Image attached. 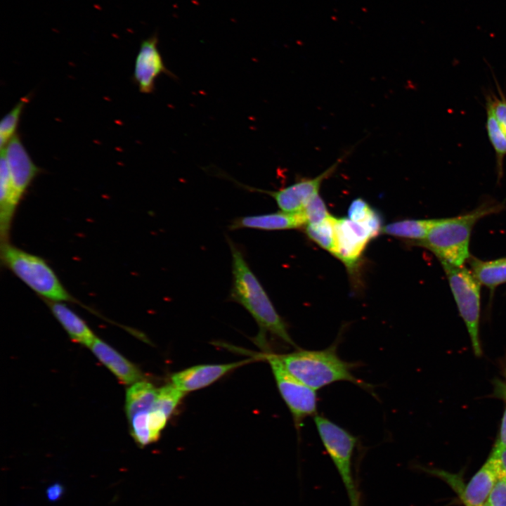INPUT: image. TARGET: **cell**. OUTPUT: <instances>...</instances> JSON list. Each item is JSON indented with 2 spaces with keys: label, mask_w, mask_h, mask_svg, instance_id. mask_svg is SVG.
I'll use <instances>...</instances> for the list:
<instances>
[{
  "label": "cell",
  "mask_w": 506,
  "mask_h": 506,
  "mask_svg": "<svg viewBox=\"0 0 506 506\" xmlns=\"http://www.w3.org/2000/svg\"><path fill=\"white\" fill-rule=\"evenodd\" d=\"M232 256L233 285L231 300L241 304L259 327V343L264 344L269 332L285 343L296 346L283 318L278 313L261 284L248 266L241 250L229 239Z\"/></svg>",
  "instance_id": "6da1fadb"
},
{
  "label": "cell",
  "mask_w": 506,
  "mask_h": 506,
  "mask_svg": "<svg viewBox=\"0 0 506 506\" xmlns=\"http://www.w3.org/2000/svg\"><path fill=\"white\" fill-rule=\"evenodd\" d=\"M278 356L290 373L316 391L341 381L350 382L368 391L372 389V385L353 375L355 363L338 356L337 343L323 350L298 349Z\"/></svg>",
  "instance_id": "7a4b0ae2"
},
{
  "label": "cell",
  "mask_w": 506,
  "mask_h": 506,
  "mask_svg": "<svg viewBox=\"0 0 506 506\" xmlns=\"http://www.w3.org/2000/svg\"><path fill=\"white\" fill-rule=\"evenodd\" d=\"M501 208L500 204L486 202L467 214L439 219L426 237L417 243L432 252L440 261L462 266L469 258V245L474 226L481 218Z\"/></svg>",
  "instance_id": "3957f363"
},
{
  "label": "cell",
  "mask_w": 506,
  "mask_h": 506,
  "mask_svg": "<svg viewBox=\"0 0 506 506\" xmlns=\"http://www.w3.org/2000/svg\"><path fill=\"white\" fill-rule=\"evenodd\" d=\"M1 259L7 268L46 301H74L43 258L7 242L1 245Z\"/></svg>",
  "instance_id": "277c9868"
},
{
  "label": "cell",
  "mask_w": 506,
  "mask_h": 506,
  "mask_svg": "<svg viewBox=\"0 0 506 506\" xmlns=\"http://www.w3.org/2000/svg\"><path fill=\"white\" fill-rule=\"evenodd\" d=\"M316 427L325 448L345 487L350 506H361L352 474V458L357 438L322 415L313 416Z\"/></svg>",
  "instance_id": "5b68a950"
},
{
  "label": "cell",
  "mask_w": 506,
  "mask_h": 506,
  "mask_svg": "<svg viewBox=\"0 0 506 506\" xmlns=\"http://www.w3.org/2000/svg\"><path fill=\"white\" fill-rule=\"evenodd\" d=\"M450 287L469 335L474 355L480 357L482 349L479 337L480 283L463 266H455L441 261Z\"/></svg>",
  "instance_id": "8992f818"
},
{
  "label": "cell",
  "mask_w": 506,
  "mask_h": 506,
  "mask_svg": "<svg viewBox=\"0 0 506 506\" xmlns=\"http://www.w3.org/2000/svg\"><path fill=\"white\" fill-rule=\"evenodd\" d=\"M278 389L292 416L297 428L309 416H315L317 410L316 390L301 382L290 373L278 355L266 354Z\"/></svg>",
  "instance_id": "52a82bcc"
},
{
  "label": "cell",
  "mask_w": 506,
  "mask_h": 506,
  "mask_svg": "<svg viewBox=\"0 0 506 506\" xmlns=\"http://www.w3.org/2000/svg\"><path fill=\"white\" fill-rule=\"evenodd\" d=\"M382 224L377 211L363 222L336 218L335 256L348 267H353L369 241L382 231Z\"/></svg>",
  "instance_id": "ba28073f"
},
{
  "label": "cell",
  "mask_w": 506,
  "mask_h": 506,
  "mask_svg": "<svg viewBox=\"0 0 506 506\" xmlns=\"http://www.w3.org/2000/svg\"><path fill=\"white\" fill-rule=\"evenodd\" d=\"M344 156L340 157L331 166L313 178H301L292 184L278 190H266L247 186L246 189L266 193L272 197L283 212L295 213L301 211L309 200L317 193L324 180L331 176L342 162Z\"/></svg>",
  "instance_id": "9c48e42d"
},
{
  "label": "cell",
  "mask_w": 506,
  "mask_h": 506,
  "mask_svg": "<svg viewBox=\"0 0 506 506\" xmlns=\"http://www.w3.org/2000/svg\"><path fill=\"white\" fill-rule=\"evenodd\" d=\"M158 41L157 34L143 40L135 59L133 79L142 93H153L155 80L160 74L176 78L164 63Z\"/></svg>",
  "instance_id": "30bf717a"
},
{
  "label": "cell",
  "mask_w": 506,
  "mask_h": 506,
  "mask_svg": "<svg viewBox=\"0 0 506 506\" xmlns=\"http://www.w3.org/2000/svg\"><path fill=\"white\" fill-rule=\"evenodd\" d=\"M1 152L6 159L15 196L20 202L41 169L34 164L18 134Z\"/></svg>",
  "instance_id": "8fae6325"
},
{
  "label": "cell",
  "mask_w": 506,
  "mask_h": 506,
  "mask_svg": "<svg viewBox=\"0 0 506 506\" xmlns=\"http://www.w3.org/2000/svg\"><path fill=\"white\" fill-rule=\"evenodd\" d=\"M500 476L498 460L491 451L485 463L472 476L467 485L460 486L457 481L453 488L465 506H481L487 500Z\"/></svg>",
  "instance_id": "7c38bea8"
},
{
  "label": "cell",
  "mask_w": 506,
  "mask_h": 506,
  "mask_svg": "<svg viewBox=\"0 0 506 506\" xmlns=\"http://www.w3.org/2000/svg\"><path fill=\"white\" fill-rule=\"evenodd\" d=\"M248 363V361L224 364L197 365L172 375L171 383L186 394L205 388L230 371Z\"/></svg>",
  "instance_id": "4fadbf2b"
},
{
  "label": "cell",
  "mask_w": 506,
  "mask_h": 506,
  "mask_svg": "<svg viewBox=\"0 0 506 506\" xmlns=\"http://www.w3.org/2000/svg\"><path fill=\"white\" fill-rule=\"evenodd\" d=\"M306 224L307 221L302 211L295 213L280 212L237 218L231 223L230 229L280 231L297 228Z\"/></svg>",
  "instance_id": "5bb4252c"
},
{
  "label": "cell",
  "mask_w": 506,
  "mask_h": 506,
  "mask_svg": "<svg viewBox=\"0 0 506 506\" xmlns=\"http://www.w3.org/2000/svg\"><path fill=\"white\" fill-rule=\"evenodd\" d=\"M89 347L96 358L122 382L132 384L142 379L141 371L103 341L96 337Z\"/></svg>",
  "instance_id": "9a60e30c"
},
{
  "label": "cell",
  "mask_w": 506,
  "mask_h": 506,
  "mask_svg": "<svg viewBox=\"0 0 506 506\" xmlns=\"http://www.w3.org/2000/svg\"><path fill=\"white\" fill-rule=\"evenodd\" d=\"M13 190L6 159L0 160V235L1 243L8 242L12 221L19 204Z\"/></svg>",
  "instance_id": "2e32d148"
},
{
  "label": "cell",
  "mask_w": 506,
  "mask_h": 506,
  "mask_svg": "<svg viewBox=\"0 0 506 506\" xmlns=\"http://www.w3.org/2000/svg\"><path fill=\"white\" fill-rule=\"evenodd\" d=\"M46 302L53 315L70 337L89 347L96 337L86 323L62 301H46Z\"/></svg>",
  "instance_id": "e0dca14e"
},
{
  "label": "cell",
  "mask_w": 506,
  "mask_h": 506,
  "mask_svg": "<svg viewBox=\"0 0 506 506\" xmlns=\"http://www.w3.org/2000/svg\"><path fill=\"white\" fill-rule=\"evenodd\" d=\"M157 394V389L150 382L141 380L132 384L126 393L125 410L129 420L138 413L150 411Z\"/></svg>",
  "instance_id": "ac0fdd59"
},
{
  "label": "cell",
  "mask_w": 506,
  "mask_h": 506,
  "mask_svg": "<svg viewBox=\"0 0 506 506\" xmlns=\"http://www.w3.org/2000/svg\"><path fill=\"white\" fill-rule=\"evenodd\" d=\"M472 273L480 285L494 290L506 283V258L491 261L469 259Z\"/></svg>",
  "instance_id": "d6986e66"
},
{
  "label": "cell",
  "mask_w": 506,
  "mask_h": 506,
  "mask_svg": "<svg viewBox=\"0 0 506 506\" xmlns=\"http://www.w3.org/2000/svg\"><path fill=\"white\" fill-rule=\"evenodd\" d=\"M486 129L489 141L495 154V169L498 180L503 175V163L506 156V135L502 131L491 105L486 101Z\"/></svg>",
  "instance_id": "ffe728a7"
},
{
  "label": "cell",
  "mask_w": 506,
  "mask_h": 506,
  "mask_svg": "<svg viewBox=\"0 0 506 506\" xmlns=\"http://www.w3.org/2000/svg\"><path fill=\"white\" fill-rule=\"evenodd\" d=\"M437 219H405L389 223L382 228L384 234L420 242L427 235Z\"/></svg>",
  "instance_id": "44dd1931"
},
{
  "label": "cell",
  "mask_w": 506,
  "mask_h": 506,
  "mask_svg": "<svg viewBox=\"0 0 506 506\" xmlns=\"http://www.w3.org/2000/svg\"><path fill=\"white\" fill-rule=\"evenodd\" d=\"M335 220L336 218L331 215L320 223H308L305 228V232L310 239L334 255L335 253Z\"/></svg>",
  "instance_id": "7402d4cb"
},
{
  "label": "cell",
  "mask_w": 506,
  "mask_h": 506,
  "mask_svg": "<svg viewBox=\"0 0 506 506\" xmlns=\"http://www.w3.org/2000/svg\"><path fill=\"white\" fill-rule=\"evenodd\" d=\"M28 101L27 96L22 98L2 118L0 122L1 150L4 148L9 141L17 134L16 130L20 119Z\"/></svg>",
  "instance_id": "603a6c76"
},
{
  "label": "cell",
  "mask_w": 506,
  "mask_h": 506,
  "mask_svg": "<svg viewBox=\"0 0 506 506\" xmlns=\"http://www.w3.org/2000/svg\"><path fill=\"white\" fill-rule=\"evenodd\" d=\"M185 393L172 383L157 389V394L153 408L166 414L169 418L176 408Z\"/></svg>",
  "instance_id": "cb8c5ba5"
},
{
  "label": "cell",
  "mask_w": 506,
  "mask_h": 506,
  "mask_svg": "<svg viewBox=\"0 0 506 506\" xmlns=\"http://www.w3.org/2000/svg\"><path fill=\"white\" fill-rule=\"evenodd\" d=\"M148 413H138L129 420L131 435L141 447L155 442L148 427Z\"/></svg>",
  "instance_id": "d4e9b609"
},
{
  "label": "cell",
  "mask_w": 506,
  "mask_h": 506,
  "mask_svg": "<svg viewBox=\"0 0 506 506\" xmlns=\"http://www.w3.org/2000/svg\"><path fill=\"white\" fill-rule=\"evenodd\" d=\"M301 211L306 216L307 224L320 223L331 216L319 193L313 196Z\"/></svg>",
  "instance_id": "484cf974"
},
{
  "label": "cell",
  "mask_w": 506,
  "mask_h": 506,
  "mask_svg": "<svg viewBox=\"0 0 506 506\" xmlns=\"http://www.w3.org/2000/svg\"><path fill=\"white\" fill-rule=\"evenodd\" d=\"M495 80L498 95L493 92L486 95V101H488L492 106L496 118L506 135V96L502 91L498 81Z\"/></svg>",
  "instance_id": "4316f807"
},
{
  "label": "cell",
  "mask_w": 506,
  "mask_h": 506,
  "mask_svg": "<svg viewBox=\"0 0 506 506\" xmlns=\"http://www.w3.org/2000/svg\"><path fill=\"white\" fill-rule=\"evenodd\" d=\"M375 212L370 205L362 198H356L350 204L348 209V218L356 222H363Z\"/></svg>",
  "instance_id": "83f0119b"
},
{
  "label": "cell",
  "mask_w": 506,
  "mask_h": 506,
  "mask_svg": "<svg viewBox=\"0 0 506 506\" xmlns=\"http://www.w3.org/2000/svg\"><path fill=\"white\" fill-rule=\"evenodd\" d=\"M486 503L489 506H506V480L502 476L495 484Z\"/></svg>",
  "instance_id": "f1b7e54d"
},
{
  "label": "cell",
  "mask_w": 506,
  "mask_h": 506,
  "mask_svg": "<svg viewBox=\"0 0 506 506\" xmlns=\"http://www.w3.org/2000/svg\"><path fill=\"white\" fill-rule=\"evenodd\" d=\"M495 395L505 401V408L501 420L499 434L495 444L501 447L506 448V394L500 393L495 394Z\"/></svg>",
  "instance_id": "f546056e"
},
{
  "label": "cell",
  "mask_w": 506,
  "mask_h": 506,
  "mask_svg": "<svg viewBox=\"0 0 506 506\" xmlns=\"http://www.w3.org/2000/svg\"><path fill=\"white\" fill-rule=\"evenodd\" d=\"M491 451L495 455L498 460L501 476L506 480V448L501 447L495 443Z\"/></svg>",
  "instance_id": "4dcf8cb0"
},
{
  "label": "cell",
  "mask_w": 506,
  "mask_h": 506,
  "mask_svg": "<svg viewBox=\"0 0 506 506\" xmlns=\"http://www.w3.org/2000/svg\"><path fill=\"white\" fill-rule=\"evenodd\" d=\"M46 493L50 501H56L63 495V487L60 484H53L47 488Z\"/></svg>",
  "instance_id": "1f68e13d"
},
{
  "label": "cell",
  "mask_w": 506,
  "mask_h": 506,
  "mask_svg": "<svg viewBox=\"0 0 506 506\" xmlns=\"http://www.w3.org/2000/svg\"><path fill=\"white\" fill-rule=\"evenodd\" d=\"M495 391L506 394V383L502 381H497L495 384Z\"/></svg>",
  "instance_id": "d6a6232c"
},
{
  "label": "cell",
  "mask_w": 506,
  "mask_h": 506,
  "mask_svg": "<svg viewBox=\"0 0 506 506\" xmlns=\"http://www.w3.org/2000/svg\"><path fill=\"white\" fill-rule=\"evenodd\" d=\"M481 506H489L486 502L482 505Z\"/></svg>",
  "instance_id": "836d02e7"
}]
</instances>
